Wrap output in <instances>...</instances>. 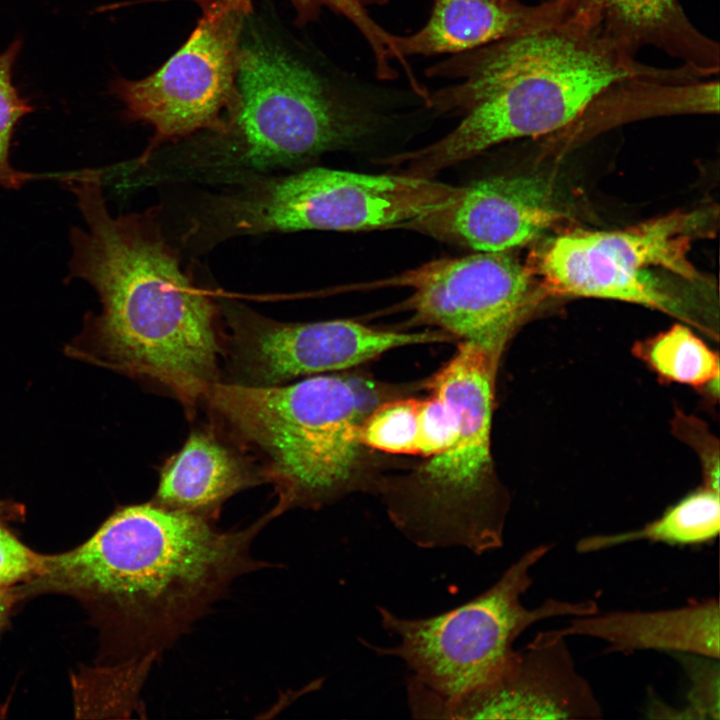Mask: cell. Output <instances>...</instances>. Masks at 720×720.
Instances as JSON below:
<instances>
[{
	"instance_id": "1",
	"label": "cell",
	"mask_w": 720,
	"mask_h": 720,
	"mask_svg": "<svg viewBox=\"0 0 720 720\" xmlns=\"http://www.w3.org/2000/svg\"><path fill=\"white\" fill-rule=\"evenodd\" d=\"M271 519L223 531L152 501L126 506L77 547L42 555L36 575L9 593L13 601L42 593L81 601L100 632L92 668L157 660L236 579L271 565L251 552Z\"/></svg>"
},
{
	"instance_id": "2",
	"label": "cell",
	"mask_w": 720,
	"mask_h": 720,
	"mask_svg": "<svg viewBox=\"0 0 720 720\" xmlns=\"http://www.w3.org/2000/svg\"><path fill=\"white\" fill-rule=\"evenodd\" d=\"M102 176L84 169L62 180L88 227L71 229L69 278L99 295L93 330L107 360L193 408L219 382L217 304L184 272L155 211L109 213Z\"/></svg>"
},
{
	"instance_id": "3",
	"label": "cell",
	"mask_w": 720,
	"mask_h": 720,
	"mask_svg": "<svg viewBox=\"0 0 720 720\" xmlns=\"http://www.w3.org/2000/svg\"><path fill=\"white\" fill-rule=\"evenodd\" d=\"M675 73L639 63L600 26L570 13L428 68L429 77L457 79L430 93L432 110L465 117L438 141L392 160L404 174L431 178L502 142L559 130L611 93Z\"/></svg>"
},
{
	"instance_id": "4",
	"label": "cell",
	"mask_w": 720,
	"mask_h": 720,
	"mask_svg": "<svg viewBox=\"0 0 720 720\" xmlns=\"http://www.w3.org/2000/svg\"><path fill=\"white\" fill-rule=\"evenodd\" d=\"M390 88L255 38L241 45L224 125L169 147L168 170L179 183L225 186L293 171L374 133L380 107L399 92Z\"/></svg>"
},
{
	"instance_id": "5",
	"label": "cell",
	"mask_w": 720,
	"mask_h": 720,
	"mask_svg": "<svg viewBox=\"0 0 720 720\" xmlns=\"http://www.w3.org/2000/svg\"><path fill=\"white\" fill-rule=\"evenodd\" d=\"M204 400L262 456L263 478L279 498L273 517L319 508L353 487L363 450L360 426L371 410L358 381L318 374L269 386L217 382Z\"/></svg>"
},
{
	"instance_id": "6",
	"label": "cell",
	"mask_w": 720,
	"mask_h": 720,
	"mask_svg": "<svg viewBox=\"0 0 720 720\" xmlns=\"http://www.w3.org/2000/svg\"><path fill=\"white\" fill-rule=\"evenodd\" d=\"M498 360L486 348L461 341L427 383L456 411L457 434L450 447L384 493L391 521L418 547H461L481 555L504 544V509L490 480Z\"/></svg>"
},
{
	"instance_id": "7",
	"label": "cell",
	"mask_w": 720,
	"mask_h": 720,
	"mask_svg": "<svg viewBox=\"0 0 720 720\" xmlns=\"http://www.w3.org/2000/svg\"><path fill=\"white\" fill-rule=\"evenodd\" d=\"M461 189L425 177L324 167L269 174L204 197L182 243L201 251L269 232L405 228L450 204Z\"/></svg>"
},
{
	"instance_id": "8",
	"label": "cell",
	"mask_w": 720,
	"mask_h": 720,
	"mask_svg": "<svg viewBox=\"0 0 720 720\" xmlns=\"http://www.w3.org/2000/svg\"><path fill=\"white\" fill-rule=\"evenodd\" d=\"M542 543L525 551L485 591L446 612L407 618L377 606L383 629L398 642L365 645L400 659L410 670L407 684L439 698H452L493 679L513 654L516 640L538 622L579 617L599 610L594 599H547L526 607L533 568L551 551Z\"/></svg>"
},
{
	"instance_id": "9",
	"label": "cell",
	"mask_w": 720,
	"mask_h": 720,
	"mask_svg": "<svg viewBox=\"0 0 720 720\" xmlns=\"http://www.w3.org/2000/svg\"><path fill=\"white\" fill-rule=\"evenodd\" d=\"M704 211L674 213L624 230L575 232L553 239L540 272L555 292L645 305L681 314V301L655 268L698 282L688 259L694 239L707 231Z\"/></svg>"
},
{
	"instance_id": "10",
	"label": "cell",
	"mask_w": 720,
	"mask_h": 720,
	"mask_svg": "<svg viewBox=\"0 0 720 720\" xmlns=\"http://www.w3.org/2000/svg\"><path fill=\"white\" fill-rule=\"evenodd\" d=\"M202 14L187 42L157 71L118 79L113 92L131 120L155 132L144 152L218 130L236 102L241 35L250 0H193Z\"/></svg>"
},
{
	"instance_id": "11",
	"label": "cell",
	"mask_w": 720,
	"mask_h": 720,
	"mask_svg": "<svg viewBox=\"0 0 720 720\" xmlns=\"http://www.w3.org/2000/svg\"><path fill=\"white\" fill-rule=\"evenodd\" d=\"M219 316L227 328V350L235 380L269 386L300 376L352 368L390 350L451 341L442 330L399 332L345 319L290 323L263 316L222 299Z\"/></svg>"
},
{
	"instance_id": "12",
	"label": "cell",
	"mask_w": 720,
	"mask_h": 720,
	"mask_svg": "<svg viewBox=\"0 0 720 720\" xmlns=\"http://www.w3.org/2000/svg\"><path fill=\"white\" fill-rule=\"evenodd\" d=\"M391 284L412 290L405 306L416 321L499 356L533 294L530 270L509 251L433 260Z\"/></svg>"
},
{
	"instance_id": "13",
	"label": "cell",
	"mask_w": 720,
	"mask_h": 720,
	"mask_svg": "<svg viewBox=\"0 0 720 720\" xmlns=\"http://www.w3.org/2000/svg\"><path fill=\"white\" fill-rule=\"evenodd\" d=\"M409 709L426 719H600L602 706L577 670L566 637L538 632L515 649L490 681L452 698L407 690Z\"/></svg>"
},
{
	"instance_id": "14",
	"label": "cell",
	"mask_w": 720,
	"mask_h": 720,
	"mask_svg": "<svg viewBox=\"0 0 720 720\" xmlns=\"http://www.w3.org/2000/svg\"><path fill=\"white\" fill-rule=\"evenodd\" d=\"M560 218L549 185L535 176H496L461 189L448 205L405 228L479 252L528 244Z\"/></svg>"
},
{
	"instance_id": "15",
	"label": "cell",
	"mask_w": 720,
	"mask_h": 720,
	"mask_svg": "<svg viewBox=\"0 0 720 720\" xmlns=\"http://www.w3.org/2000/svg\"><path fill=\"white\" fill-rule=\"evenodd\" d=\"M571 13L568 0L525 5L519 0H433L417 32L394 37L399 55L459 54L555 23Z\"/></svg>"
},
{
	"instance_id": "16",
	"label": "cell",
	"mask_w": 720,
	"mask_h": 720,
	"mask_svg": "<svg viewBox=\"0 0 720 720\" xmlns=\"http://www.w3.org/2000/svg\"><path fill=\"white\" fill-rule=\"evenodd\" d=\"M566 638L589 637L608 651L641 650L695 654L719 659V601L706 598L670 609L597 611L573 617L557 629Z\"/></svg>"
},
{
	"instance_id": "17",
	"label": "cell",
	"mask_w": 720,
	"mask_h": 720,
	"mask_svg": "<svg viewBox=\"0 0 720 720\" xmlns=\"http://www.w3.org/2000/svg\"><path fill=\"white\" fill-rule=\"evenodd\" d=\"M573 13L600 26L631 54L658 48L704 77L719 72V45L688 19L678 0H569Z\"/></svg>"
},
{
	"instance_id": "18",
	"label": "cell",
	"mask_w": 720,
	"mask_h": 720,
	"mask_svg": "<svg viewBox=\"0 0 720 720\" xmlns=\"http://www.w3.org/2000/svg\"><path fill=\"white\" fill-rule=\"evenodd\" d=\"M262 480L214 433L196 430L162 469L152 502L213 522L227 499Z\"/></svg>"
},
{
	"instance_id": "19",
	"label": "cell",
	"mask_w": 720,
	"mask_h": 720,
	"mask_svg": "<svg viewBox=\"0 0 720 720\" xmlns=\"http://www.w3.org/2000/svg\"><path fill=\"white\" fill-rule=\"evenodd\" d=\"M719 492L701 488L668 508L645 526L615 534L584 536L576 543L579 553H593L637 541L689 546L711 542L719 535Z\"/></svg>"
},
{
	"instance_id": "20",
	"label": "cell",
	"mask_w": 720,
	"mask_h": 720,
	"mask_svg": "<svg viewBox=\"0 0 720 720\" xmlns=\"http://www.w3.org/2000/svg\"><path fill=\"white\" fill-rule=\"evenodd\" d=\"M636 353L668 381L702 386L719 376L718 355L680 324L639 344Z\"/></svg>"
},
{
	"instance_id": "21",
	"label": "cell",
	"mask_w": 720,
	"mask_h": 720,
	"mask_svg": "<svg viewBox=\"0 0 720 720\" xmlns=\"http://www.w3.org/2000/svg\"><path fill=\"white\" fill-rule=\"evenodd\" d=\"M417 413L418 399H398L376 405L361 423V444L387 453L418 455Z\"/></svg>"
},
{
	"instance_id": "22",
	"label": "cell",
	"mask_w": 720,
	"mask_h": 720,
	"mask_svg": "<svg viewBox=\"0 0 720 720\" xmlns=\"http://www.w3.org/2000/svg\"><path fill=\"white\" fill-rule=\"evenodd\" d=\"M21 49V40H15L0 53V186L20 189L39 175L17 170L10 162L11 139L19 120L33 108L21 97L12 83V68Z\"/></svg>"
},
{
	"instance_id": "23",
	"label": "cell",
	"mask_w": 720,
	"mask_h": 720,
	"mask_svg": "<svg viewBox=\"0 0 720 720\" xmlns=\"http://www.w3.org/2000/svg\"><path fill=\"white\" fill-rule=\"evenodd\" d=\"M682 664L689 689L679 710H663L660 717L696 720L720 719L719 659L695 654H674Z\"/></svg>"
},
{
	"instance_id": "24",
	"label": "cell",
	"mask_w": 720,
	"mask_h": 720,
	"mask_svg": "<svg viewBox=\"0 0 720 720\" xmlns=\"http://www.w3.org/2000/svg\"><path fill=\"white\" fill-rule=\"evenodd\" d=\"M418 455L430 457L443 452L453 443L458 418L452 405L442 396L431 393L418 400Z\"/></svg>"
},
{
	"instance_id": "25",
	"label": "cell",
	"mask_w": 720,
	"mask_h": 720,
	"mask_svg": "<svg viewBox=\"0 0 720 720\" xmlns=\"http://www.w3.org/2000/svg\"><path fill=\"white\" fill-rule=\"evenodd\" d=\"M42 561L38 554L0 525V587L21 584L36 575Z\"/></svg>"
},
{
	"instance_id": "26",
	"label": "cell",
	"mask_w": 720,
	"mask_h": 720,
	"mask_svg": "<svg viewBox=\"0 0 720 720\" xmlns=\"http://www.w3.org/2000/svg\"><path fill=\"white\" fill-rule=\"evenodd\" d=\"M296 13L297 21L306 23L315 20L321 10L329 8L332 11H340L344 9L350 0H290Z\"/></svg>"
},
{
	"instance_id": "27",
	"label": "cell",
	"mask_w": 720,
	"mask_h": 720,
	"mask_svg": "<svg viewBox=\"0 0 720 720\" xmlns=\"http://www.w3.org/2000/svg\"><path fill=\"white\" fill-rule=\"evenodd\" d=\"M11 602L8 592L0 588V625L2 623L8 603Z\"/></svg>"
},
{
	"instance_id": "28",
	"label": "cell",
	"mask_w": 720,
	"mask_h": 720,
	"mask_svg": "<svg viewBox=\"0 0 720 720\" xmlns=\"http://www.w3.org/2000/svg\"><path fill=\"white\" fill-rule=\"evenodd\" d=\"M363 7L368 5H379L383 6L387 4L390 0H357Z\"/></svg>"
}]
</instances>
